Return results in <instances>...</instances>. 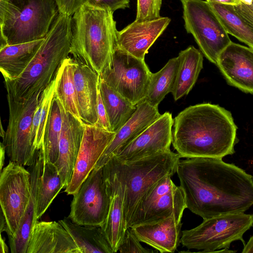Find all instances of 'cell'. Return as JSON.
<instances>
[{"instance_id": "30bf717a", "label": "cell", "mask_w": 253, "mask_h": 253, "mask_svg": "<svg viewBox=\"0 0 253 253\" xmlns=\"http://www.w3.org/2000/svg\"><path fill=\"white\" fill-rule=\"evenodd\" d=\"M151 74L145 60L116 46L110 59L98 75L107 85L136 105L146 96Z\"/></svg>"}, {"instance_id": "f546056e", "label": "cell", "mask_w": 253, "mask_h": 253, "mask_svg": "<svg viewBox=\"0 0 253 253\" xmlns=\"http://www.w3.org/2000/svg\"><path fill=\"white\" fill-rule=\"evenodd\" d=\"M179 65L178 56L170 59L160 71L152 73L145 100L158 107L166 95L171 92Z\"/></svg>"}, {"instance_id": "7402d4cb", "label": "cell", "mask_w": 253, "mask_h": 253, "mask_svg": "<svg viewBox=\"0 0 253 253\" xmlns=\"http://www.w3.org/2000/svg\"><path fill=\"white\" fill-rule=\"evenodd\" d=\"M181 221L172 215L159 221L130 228L141 242L162 253H174L180 243Z\"/></svg>"}, {"instance_id": "f1b7e54d", "label": "cell", "mask_w": 253, "mask_h": 253, "mask_svg": "<svg viewBox=\"0 0 253 253\" xmlns=\"http://www.w3.org/2000/svg\"><path fill=\"white\" fill-rule=\"evenodd\" d=\"M76 62L73 58L66 59L59 69V79L55 95L64 111L81 120L74 82V72Z\"/></svg>"}, {"instance_id": "277c9868", "label": "cell", "mask_w": 253, "mask_h": 253, "mask_svg": "<svg viewBox=\"0 0 253 253\" xmlns=\"http://www.w3.org/2000/svg\"><path fill=\"white\" fill-rule=\"evenodd\" d=\"M72 16L59 13L36 54L23 73L11 81H4L7 93L25 101L42 91L53 80L70 53Z\"/></svg>"}, {"instance_id": "cb8c5ba5", "label": "cell", "mask_w": 253, "mask_h": 253, "mask_svg": "<svg viewBox=\"0 0 253 253\" xmlns=\"http://www.w3.org/2000/svg\"><path fill=\"white\" fill-rule=\"evenodd\" d=\"M44 40L0 47V70L4 81L15 80L23 73Z\"/></svg>"}, {"instance_id": "7c38bea8", "label": "cell", "mask_w": 253, "mask_h": 253, "mask_svg": "<svg viewBox=\"0 0 253 253\" xmlns=\"http://www.w3.org/2000/svg\"><path fill=\"white\" fill-rule=\"evenodd\" d=\"M31 195V173L24 166L9 161L0 172L1 212L5 232L13 237L27 208Z\"/></svg>"}, {"instance_id": "ba28073f", "label": "cell", "mask_w": 253, "mask_h": 253, "mask_svg": "<svg viewBox=\"0 0 253 253\" xmlns=\"http://www.w3.org/2000/svg\"><path fill=\"white\" fill-rule=\"evenodd\" d=\"M42 91L36 92L25 101L18 100L7 93L9 120L2 143L9 161L22 166H31L37 150L32 137V123Z\"/></svg>"}, {"instance_id": "5b68a950", "label": "cell", "mask_w": 253, "mask_h": 253, "mask_svg": "<svg viewBox=\"0 0 253 253\" xmlns=\"http://www.w3.org/2000/svg\"><path fill=\"white\" fill-rule=\"evenodd\" d=\"M112 11L86 3L72 16L70 54L99 74L116 46L118 30Z\"/></svg>"}, {"instance_id": "e575fe53", "label": "cell", "mask_w": 253, "mask_h": 253, "mask_svg": "<svg viewBox=\"0 0 253 253\" xmlns=\"http://www.w3.org/2000/svg\"><path fill=\"white\" fill-rule=\"evenodd\" d=\"M162 2V0H137V12L134 21L142 22L160 18Z\"/></svg>"}, {"instance_id": "8992f818", "label": "cell", "mask_w": 253, "mask_h": 253, "mask_svg": "<svg viewBox=\"0 0 253 253\" xmlns=\"http://www.w3.org/2000/svg\"><path fill=\"white\" fill-rule=\"evenodd\" d=\"M59 13L56 0H0V47L45 38Z\"/></svg>"}, {"instance_id": "f35d334b", "label": "cell", "mask_w": 253, "mask_h": 253, "mask_svg": "<svg viewBox=\"0 0 253 253\" xmlns=\"http://www.w3.org/2000/svg\"><path fill=\"white\" fill-rule=\"evenodd\" d=\"M59 13L72 16L84 3V0H56Z\"/></svg>"}, {"instance_id": "ac0fdd59", "label": "cell", "mask_w": 253, "mask_h": 253, "mask_svg": "<svg viewBox=\"0 0 253 253\" xmlns=\"http://www.w3.org/2000/svg\"><path fill=\"white\" fill-rule=\"evenodd\" d=\"M167 17L142 22L135 21L118 31L116 46L131 55L144 60L150 47L169 25Z\"/></svg>"}, {"instance_id": "9c48e42d", "label": "cell", "mask_w": 253, "mask_h": 253, "mask_svg": "<svg viewBox=\"0 0 253 253\" xmlns=\"http://www.w3.org/2000/svg\"><path fill=\"white\" fill-rule=\"evenodd\" d=\"M184 26L205 56L216 64L220 53L232 42L210 4L203 0H180Z\"/></svg>"}, {"instance_id": "4dcf8cb0", "label": "cell", "mask_w": 253, "mask_h": 253, "mask_svg": "<svg viewBox=\"0 0 253 253\" xmlns=\"http://www.w3.org/2000/svg\"><path fill=\"white\" fill-rule=\"evenodd\" d=\"M210 4L227 33L253 49V26L239 14L233 6Z\"/></svg>"}, {"instance_id": "83f0119b", "label": "cell", "mask_w": 253, "mask_h": 253, "mask_svg": "<svg viewBox=\"0 0 253 253\" xmlns=\"http://www.w3.org/2000/svg\"><path fill=\"white\" fill-rule=\"evenodd\" d=\"M106 188L110 198V207L108 215L100 227L114 253L118 252L126 230L123 198L116 189L107 186Z\"/></svg>"}, {"instance_id": "4316f807", "label": "cell", "mask_w": 253, "mask_h": 253, "mask_svg": "<svg viewBox=\"0 0 253 253\" xmlns=\"http://www.w3.org/2000/svg\"><path fill=\"white\" fill-rule=\"evenodd\" d=\"M98 89L112 131L117 132L136 109L134 105L99 78Z\"/></svg>"}, {"instance_id": "2e32d148", "label": "cell", "mask_w": 253, "mask_h": 253, "mask_svg": "<svg viewBox=\"0 0 253 253\" xmlns=\"http://www.w3.org/2000/svg\"><path fill=\"white\" fill-rule=\"evenodd\" d=\"M227 83L253 94V49L232 42L220 53L216 64Z\"/></svg>"}, {"instance_id": "8fae6325", "label": "cell", "mask_w": 253, "mask_h": 253, "mask_svg": "<svg viewBox=\"0 0 253 253\" xmlns=\"http://www.w3.org/2000/svg\"><path fill=\"white\" fill-rule=\"evenodd\" d=\"M167 175L155 183L139 200L127 228L149 223L175 216L181 220L186 209L184 193Z\"/></svg>"}, {"instance_id": "74e56055", "label": "cell", "mask_w": 253, "mask_h": 253, "mask_svg": "<svg viewBox=\"0 0 253 253\" xmlns=\"http://www.w3.org/2000/svg\"><path fill=\"white\" fill-rule=\"evenodd\" d=\"M97 114L98 120L95 126L104 130L112 131L99 89L97 104Z\"/></svg>"}, {"instance_id": "d4e9b609", "label": "cell", "mask_w": 253, "mask_h": 253, "mask_svg": "<svg viewBox=\"0 0 253 253\" xmlns=\"http://www.w3.org/2000/svg\"><path fill=\"white\" fill-rule=\"evenodd\" d=\"M178 57L179 65L171 92L175 101L189 93L203 67V55L193 46L181 51Z\"/></svg>"}, {"instance_id": "5bb4252c", "label": "cell", "mask_w": 253, "mask_h": 253, "mask_svg": "<svg viewBox=\"0 0 253 253\" xmlns=\"http://www.w3.org/2000/svg\"><path fill=\"white\" fill-rule=\"evenodd\" d=\"M173 125L171 114L165 112L134 140L120 148L113 157L122 162L129 163L169 150Z\"/></svg>"}, {"instance_id": "d6986e66", "label": "cell", "mask_w": 253, "mask_h": 253, "mask_svg": "<svg viewBox=\"0 0 253 253\" xmlns=\"http://www.w3.org/2000/svg\"><path fill=\"white\" fill-rule=\"evenodd\" d=\"M161 116L158 107L151 105L145 100L137 104L133 114L116 133L94 169L102 168L120 148L134 140Z\"/></svg>"}, {"instance_id": "4fadbf2b", "label": "cell", "mask_w": 253, "mask_h": 253, "mask_svg": "<svg viewBox=\"0 0 253 253\" xmlns=\"http://www.w3.org/2000/svg\"><path fill=\"white\" fill-rule=\"evenodd\" d=\"M110 202L102 168L93 169L73 195L68 217L78 224L101 226L108 215Z\"/></svg>"}, {"instance_id": "d590c367", "label": "cell", "mask_w": 253, "mask_h": 253, "mask_svg": "<svg viewBox=\"0 0 253 253\" xmlns=\"http://www.w3.org/2000/svg\"><path fill=\"white\" fill-rule=\"evenodd\" d=\"M130 227L126 228L118 252L121 253H150L153 251L142 246Z\"/></svg>"}, {"instance_id": "836d02e7", "label": "cell", "mask_w": 253, "mask_h": 253, "mask_svg": "<svg viewBox=\"0 0 253 253\" xmlns=\"http://www.w3.org/2000/svg\"><path fill=\"white\" fill-rule=\"evenodd\" d=\"M64 188L61 176L54 163H43L37 205V218L44 213L60 190Z\"/></svg>"}, {"instance_id": "52a82bcc", "label": "cell", "mask_w": 253, "mask_h": 253, "mask_svg": "<svg viewBox=\"0 0 253 253\" xmlns=\"http://www.w3.org/2000/svg\"><path fill=\"white\" fill-rule=\"evenodd\" d=\"M253 226V214L230 213L203 219L197 227L182 231L180 243L188 249L213 253L229 249L231 244L241 241L246 244L243 235Z\"/></svg>"}, {"instance_id": "7bdbcfd3", "label": "cell", "mask_w": 253, "mask_h": 253, "mask_svg": "<svg viewBox=\"0 0 253 253\" xmlns=\"http://www.w3.org/2000/svg\"><path fill=\"white\" fill-rule=\"evenodd\" d=\"M6 153L5 147L2 142H0V170L1 172L4 165L5 153Z\"/></svg>"}, {"instance_id": "d6a6232c", "label": "cell", "mask_w": 253, "mask_h": 253, "mask_svg": "<svg viewBox=\"0 0 253 253\" xmlns=\"http://www.w3.org/2000/svg\"><path fill=\"white\" fill-rule=\"evenodd\" d=\"M59 70L51 83L42 92L33 115L32 137L35 148H42L48 115L59 79Z\"/></svg>"}, {"instance_id": "7a4b0ae2", "label": "cell", "mask_w": 253, "mask_h": 253, "mask_svg": "<svg viewBox=\"0 0 253 253\" xmlns=\"http://www.w3.org/2000/svg\"><path fill=\"white\" fill-rule=\"evenodd\" d=\"M237 130L230 111L218 105L198 104L174 119L171 144L180 158L222 159L235 153Z\"/></svg>"}, {"instance_id": "484cf974", "label": "cell", "mask_w": 253, "mask_h": 253, "mask_svg": "<svg viewBox=\"0 0 253 253\" xmlns=\"http://www.w3.org/2000/svg\"><path fill=\"white\" fill-rule=\"evenodd\" d=\"M59 222L70 233L80 253H114L100 226L78 224L68 217Z\"/></svg>"}, {"instance_id": "e0dca14e", "label": "cell", "mask_w": 253, "mask_h": 253, "mask_svg": "<svg viewBox=\"0 0 253 253\" xmlns=\"http://www.w3.org/2000/svg\"><path fill=\"white\" fill-rule=\"evenodd\" d=\"M85 124L63 108V122L58 145V156L54 163L64 188L70 183L84 131Z\"/></svg>"}, {"instance_id": "44dd1931", "label": "cell", "mask_w": 253, "mask_h": 253, "mask_svg": "<svg viewBox=\"0 0 253 253\" xmlns=\"http://www.w3.org/2000/svg\"><path fill=\"white\" fill-rule=\"evenodd\" d=\"M43 163L42 152L40 149L34 163L30 166L31 195L27 208L15 236H8L11 253H27L31 233L38 221L37 205Z\"/></svg>"}, {"instance_id": "ee69618b", "label": "cell", "mask_w": 253, "mask_h": 253, "mask_svg": "<svg viewBox=\"0 0 253 253\" xmlns=\"http://www.w3.org/2000/svg\"><path fill=\"white\" fill-rule=\"evenodd\" d=\"M0 253H6L8 252V247L5 242L4 238H3L1 235H0Z\"/></svg>"}, {"instance_id": "ffe728a7", "label": "cell", "mask_w": 253, "mask_h": 253, "mask_svg": "<svg viewBox=\"0 0 253 253\" xmlns=\"http://www.w3.org/2000/svg\"><path fill=\"white\" fill-rule=\"evenodd\" d=\"M27 253H80L72 236L58 221H38L31 233Z\"/></svg>"}, {"instance_id": "ab89813d", "label": "cell", "mask_w": 253, "mask_h": 253, "mask_svg": "<svg viewBox=\"0 0 253 253\" xmlns=\"http://www.w3.org/2000/svg\"><path fill=\"white\" fill-rule=\"evenodd\" d=\"M234 6L237 12L253 26V0H240Z\"/></svg>"}, {"instance_id": "3957f363", "label": "cell", "mask_w": 253, "mask_h": 253, "mask_svg": "<svg viewBox=\"0 0 253 253\" xmlns=\"http://www.w3.org/2000/svg\"><path fill=\"white\" fill-rule=\"evenodd\" d=\"M180 157L170 150L124 163L113 157L103 167L106 186L122 195L126 228L142 197L158 181L176 172Z\"/></svg>"}, {"instance_id": "6da1fadb", "label": "cell", "mask_w": 253, "mask_h": 253, "mask_svg": "<svg viewBox=\"0 0 253 253\" xmlns=\"http://www.w3.org/2000/svg\"><path fill=\"white\" fill-rule=\"evenodd\" d=\"M176 173L186 208L203 219L245 212L253 205V176L222 159H180Z\"/></svg>"}, {"instance_id": "b9f144b4", "label": "cell", "mask_w": 253, "mask_h": 253, "mask_svg": "<svg viewBox=\"0 0 253 253\" xmlns=\"http://www.w3.org/2000/svg\"><path fill=\"white\" fill-rule=\"evenodd\" d=\"M242 253H253V235L250 238L247 243L244 246Z\"/></svg>"}, {"instance_id": "8d00e7d4", "label": "cell", "mask_w": 253, "mask_h": 253, "mask_svg": "<svg viewBox=\"0 0 253 253\" xmlns=\"http://www.w3.org/2000/svg\"><path fill=\"white\" fill-rule=\"evenodd\" d=\"M129 1L130 0H84V3L106 8L113 12L129 7Z\"/></svg>"}, {"instance_id": "60d3db41", "label": "cell", "mask_w": 253, "mask_h": 253, "mask_svg": "<svg viewBox=\"0 0 253 253\" xmlns=\"http://www.w3.org/2000/svg\"><path fill=\"white\" fill-rule=\"evenodd\" d=\"M209 3H217L222 4H226L232 5L233 6H236L240 4V0H206Z\"/></svg>"}, {"instance_id": "9a60e30c", "label": "cell", "mask_w": 253, "mask_h": 253, "mask_svg": "<svg viewBox=\"0 0 253 253\" xmlns=\"http://www.w3.org/2000/svg\"><path fill=\"white\" fill-rule=\"evenodd\" d=\"M115 134L116 132L85 124L72 178L65 190L68 195H73L78 192Z\"/></svg>"}, {"instance_id": "1f68e13d", "label": "cell", "mask_w": 253, "mask_h": 253, "mask_svg": "<svg viewBox=\"0 0 253 253\" xmlns=\"http://www.w3.org/2000/svg\"><path fill=\"white\" fill-rule=\"evenodd\" d=\"M63 122V107L55 94L46 126L41 149L44 163H55L58 156V145Z\"/></svg>"}, {"instance_id": "603a6c76", "label": "cell", "mask_w": 253, "mask_h": 253, "mask_svg": "<svg viewBox=\"0 0 253 253\" xmlns=\"http://www.w3.org/2000/svg\"><path fill=\"white\" fill-rule=\"evenodd\" d=\"M74 82L81 119L85 124L95 125L98 120L99 75L88 66L76 62Z\"/></svg>"}]
</instances>
